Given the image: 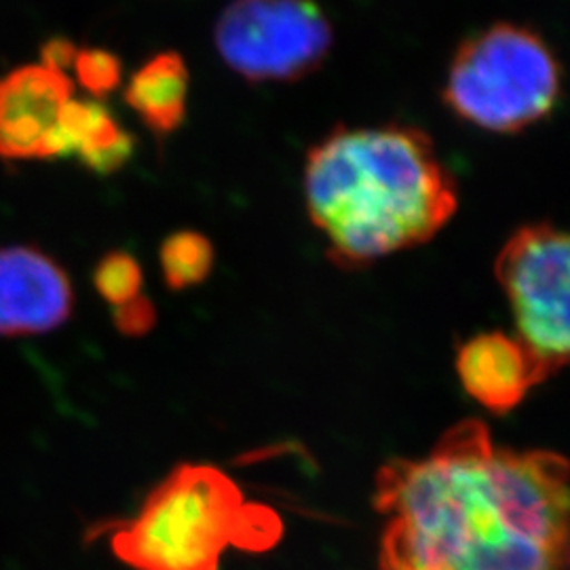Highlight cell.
Listing matches in <instances>:
<instances>
[{"label": "cell", "mask_w": 570, "mask_h": 570, "mask_svg": "<svg viewBox=\"0 0 570 570\" xmlns=\"http://www.w3.org/2000/svg\"><path fill=\"white\" fill-rule=\"evenodd\" d=\"M94 284L98 294L112 306L125 305L140 296L142 268L127 252H110L96 266Z\"/></svg>", "instance_id": "obj_13"}, {"label": "cell", "mask_w": 570, "mask_h": 570, "mask_svg": "<svg viewBox=\"0 0 570 570\" xmlns=\"http://www.w3.org/2000/svg\"><path fill=\"white\" fill-rule=\"evenodd\" d=\"M72 66L82 89L98 98L112 94L121 85V60L106 49H82Z\"/></svg>", "instance_id": "obj_14"}, {"label": "cell", "mask_w": 570, "mask_h": 570, "mask_svg": "<svg viewBox=\"0 0 570 570\" xmlns=\"http://www.w3.org/2000/svg\"><path fill=\"white\" fill-rule=\"evenodd\" d=\"M569 237L550 225L520 228L497 258L515 338L546 381L569 362Z\"/></svg>", "instance_id": "obj_6"}, {"label": "cell", "mask_w": 570, "mask_h": 570, "mask_svg": "<svg viewBox=\"0 0 570 570\" xmlns=\"http://www.w3.org/2000/svg\"><path fill=\"white\" fill-rule=\"evenodd\" d=\"M188 68L178 51H161L144 61L125 89V104L157 136L174 134L186 117Z\"/></svg>", "instance_id": "obj_11"}, {"label": "cell", "mask_w": 570, "mask_h": 570, "mask_svg": "<svg viewBox=\"0 0 570 570\" xmlns=\"http://www.w3.org/2000/svg\"><path fill=\"white\" fill-rule=\"evenodd\" d=\"M216 49L247 82H294L327 60L334 30L317 0H233L216 21Z\"/></svg>", "instance_id": "obj_5"}, {"label": "cell", "mask_w": 570, "mask_h": 570, "mask_svg": "<svg viewBox=\"0 0 570 570\" xmlns=\"http://www.w3.org/2000/svg\"><path fill=\"white\" fill-rule=\"evenodd\" d=\"M159 256L165 284L176 292L205 282L214 266V247L195 230H180L167 237Z\"/></svg>", "instance_id": "obj_12"}, {"label": "cell", "mask_w": 570, "mask_h": 570, "mask_svg": "<svg viewBox=\"0 0 570 570\" xmlns=\"http://www.w3.org/2000/svg\"><path fill=\"white\" fill-rule=\"evenodd\" d=\"M157 322V311L142 294L125 305L115 306V326L125 336H144Z\"/></svg>", "instance_id": "obj_15"}, {"label": "cell", "mask_w": 570, "mask_h": 570, "mask_svg": "<svg viewBox=\"0 0 570 570\" xmlns=\"http://www.w3.org/2000/svg\"><path fill=\"white\" fill-rule=\"evenodd\" d=\"M75 306L68 273L35 245L0 247V338L47 334Z\"/></svg>", "instance_id": "obj_7"}, {"label": "cell", "mask_w": 570, "mask_h": 570, "mask_svg": "<svg viewBox=\"0 0 570 570\" xmlns=\"http://www.w3.org/2000/svg\"><path fill=\"white\" fill-rule=\"evenodd\" d=\"M134 148L136 138L122 129L104 104L70 100L61 110L51 159L77 155L91 171L108 176L131 159Z\"/></svg>", "instance_id": "obj_10"}, {"label": "cell", "mask_w": 570, "mask_h": 570, "mask_svg": "<svg viewBox=\"0 0 570 570\" xmlns=\"http://www.w3.org/2000/svg\"><path fill=\"white\" fill-rule=\"evenodd\" d=\"M305 202L330 261L360 268L435 237L456 184L423 129L338 125L306 155Z\"/></svg>", "instance_id": "obj_2"}, {"label": "cell", "mask_w": 570, "mask_h": 570, "mask_svg": "<svg viewBox=\"0 0 570 570\" xmlns=\"http://www.w3.org/2000/svg\"><path fill=\"white\" fill-rule=\"evenodd\" d=\"M374 505L389 515L381 570L569 569V463L501 449L480 421L387 463Z\"/></svg>", "instance_id": "obj_1"}, {"label": "cell", "mask_w": 570, "mask_h": 570, "mask_svg": "<svg viewBox=\"0 0 570 570\" xmlns=\"http://www.w3.org/2000/svg\"><path fill=\"white\" fill-rule=\"evenodd\" d=\"M275 511L247 503L220 469L180 465L136 518L110 527L115 556L136 570H218L228 548L265 551L282 537Z\"/></svg>", "instance_id": "obj_3"}, {"label": "cell", "mask_w": 570, "mask_h": 570, "mask_svg": "<svg viewBox=\"0 0 570 570\" xmlns=\"http://www.w3.org/2000/svg\"><path fill=\"white\" fill-rule=\"evenodd\" d=\"M562 96V66L537 30L497 21L459 45L442 98L473 127L520 134L548 119Z\"/></svg>", "instance_id": "obj_4"}, {"label": "cell", "mask_w": 570, "mask_h": 570, "mask_svg": "<svg viewBox=\"0 0 570 570\" xmlns=\"http://www.w3.org/2000/svg\"><path fill=\"white\" fill-rule=\"evenodd\" d=\"M79 49L75 47V42L63 39V37H56L42 45L41 49V66L58 70V72H66V68H70L75 63Z\"/></svg>", "instance_id": "obj_16"}, {"label": "cell", "mask_w": 570, "mask_h": 570, "mask_svg": "<svg viewBox=\"0 0 570 570\" xmlns=\"http://www.w3.org/2000/svg\"><path fill=\"white\" fill-rule=\"evenodd\" d=\"M70 100L72 81L66 72L41 63L21 66L0 79V157L51 159V140Z\"/></svg>", "instance_id": "obj_8"}, {"label": "cell", "mask_w": 570, "mask_h": 570, "mask_svg": "<svg viewBox=\"0 0 570 570\" xmlns=\"http://www.w3.org/2000/svg\"><path fill=\"white\" fill-rule=\"evenodd\" d=\"M456 372L469 395L494 414H508L546 381L527 348L503 332L478 334L461 346Z\"/></svg>", "instance_id": "obj_9"}]
</instances>
